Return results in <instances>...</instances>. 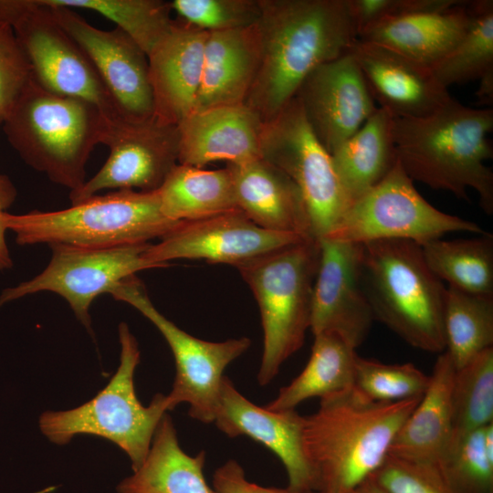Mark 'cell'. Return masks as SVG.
Instances as JSON below:
<instances>
[{
    "mask_svg": "<svg viewBox=\"0 0 493 493\" xmlns=\"http://www.w3.org/2000/svg\"><path fill=\"white\" fill-rule=\"evenodd\" d=\"M110 123L92 103L55 93L31 75L2 124L27 165L72 192L86 182L87 162Z\"/></svg>",
    "mask_w": 493,
    "mask_h": 493,
    "instance_id": "obj_4",
    "label": "cell"
},
{
    "mask_svg": "<svg viewBox=\"0 0 493 493\" xmlns=\"http://www.w3.org/2000/svg\"><path fill=\"white\" fill-rule=\"evenodd\" d=\"M263 124L245 104L194 111L177 125L178 163L203 168L214 162L239 164L261 158Z\"/></svg>",
    "mask_w": 493,
    "mask_h": 493,
    "instance_id": "obj_22",
    "label": "cell"
},
{
    "mask_svg": "<svg viewBox=\"0 0 493 493\" xmlns=\"http://www.w3.org/2000/svg\"><path fill=\"white\" fill-rule=\"evenodd\" d=\"M110 294L138 309L159 330L173 354L176 374L166 395L169 410L189 404V415L202 423H214L226 368L250 346L246 337L214 342L195 338L164 317L149 298L135 275L118 284Z\"/></svg>",
    "mask_w": 493,
    "mask_h": 493,
    "instance_id": "obj_12",
    "label": "cell"
},
{
    "mask_svg": "<svg viewBox=\"0 0 493 493\" xmlns=\"http://www.w3.org/2000/svg\"><path fill=\"white\" fill-rule=\"evenodd\" d=\"M478 81L479 86L476 93L478 103L485 108H491L493 103V71L486 73Z\"/></svg>",
    "mask_w": 493,
    "mask_h": 493,
    "instance_id": "obj_44",
    "label": "cell"
},
{
    "mask_svg": "<svg viewBox=\"0 0 493 493\" xmlns=\"http://www.w3.org/2000/svg\"><path fill=\"white\" fill-rule=\"evenodd\" d=\"M446 351L456 369L493 344V296L447 286L444 308Z\"/></svg>",
    "mask_w": 493,
    "mask_h": 493,
    "instance_id": "obj_32",
    "label": "cell"
},
{
    "mask_svg": "<svg viewBox=\"0 0 493 493\" xmlns=\"http://www.w3.org/2000/svg\"><path fill=\"white\" fill-rule=\"evenodd\" d=\"M260 58L245 105L263 123L319 66L347 53L357 34L348 0H258Z\"/></svg>",
    "mask_w": 493,
    "mask_h": 493,
    "instance_id": "obj_1",
    "label": "cell"
},
{
    "mask_svg": "<svg viewBox=\"0 0 493 493\" xmlns=\"http://www.w3.org/2000/svg\"><path fill=\"white\" fill-rule=\"evenodd\" d=\"M207 36L176 18L147 56L154 119L161 123L178 125L194 110Z\"/></svg>",
    "mask_w": 493,
    "mask_h": 493,
    "instance_id": "obj_21",
    "label": "cell"
},
{
    "mask_svg": "<svg viewBox=\"0 0 493 493\" xmlns=\"http://www.w3.org/2000/svg\"><path fill=\"white\" fill-rule=\"evenodd\" d=\"M226 167L237 208L253 223L267 230L313 239L299 190L283 171L262 157Z\"/></svg>",
    "mask_w": 493,
    "mask_h": 493,
    "instance_id": "obj_24",
    "label": "cell"
},
{
    "mask_svg": "<svg viewBox=\"0 0 493 493\" xmlns=\"http://www.w3.org/2000/svg\"><path fill=\"white\" fill-rule=\"evenodd\" d=\"M48 5L58 24L96 68L122 120L142 122L154 119L145 52L118 27L102 30L91 26L77 10Z\"/></svg>",
    "mask_w": 493,
    "mask_h": 493,
    "instance_id": "obj_16",
    "label": "cell"
},
{
    "mask_svg": "<svg viewBox=\"0 0 493 493\" xmlns=\"http://www.w3.org/2000/svg\"><path fill=\"white\" fill-rule=\"evenodd\" d=\"M394 118L377 108L362 126L330 154L351 203L381 182L397 162Z\"/></svg>",
    "mask_w": 493,
    "mask_h": 493,
    "instance_id": "obj_28",
    "label": "cell"
},
{
    "mask_svg": "<svg viewBox=\"0 0 493 493\" xmlns=\"http://www.w3.org/2000/svg\"><path fill=\"white\" fill-rule=\"evenodd\" d=\"M2 222L21 246L37 244L110 247L162 238L182 222L161 211L158 192L117 190L94 194L70 207L24 215L5 212Z\"/></svg>",
    "mask_w": 493,
    "mask_h": 493,
    "instance_id": "obj_6",
    "label": "cell"
},
{
    "mask_svg": "<svg viewBox=\"0 0 493 493\" xmlns=\"http://www.w3.org/2000/svg\"><path fill=\"white\" fill-rule=\"evenodd\" d=\"M351 493H387L373 479L369 477Z\"/></svg>",
    "mask_w": 493,
    "mask_h": 493,
    "instance_id": "obj_45",
    "label": "cell"
},
{
    "mask_svg": "<svg viewBox=\"0 0 493 493\" xmlns=\"http://www.w3.org/2000/svg\"><path fill=\"white\" fill-rule=\"evenodd\" d=\"M438 467L456 493H493V422L452 441Z\"/></svg>",
    "mask_w": 493,
    "mask_h": 493,
    "instance_id": "obj_36",
    "label": "cell"
},
{
    "mask_svg": "<svg viewBox=\"0 0 493 493\" xmlns=\"http://www.w3.org/2000/svg\"><path fill=\"white\" fill-rule=\"evenodd\" d=\"M119 339L120 365L109 383L80 406L42 414L39 426L42 433L57 445H65L79 434L108 439L128 455L135 471L144 462L169 404L163 393L155 394L148 406L141 404L133 383L140 350L125 322L119 325Z\"/></svg>",
    "mask_w": 493,
    "mask_h": 493,
    "instance_id": "obj_8",
    "label": "cell"
},
{
    "mask_svg": "<svg viewBox=\"0 0 493 493\" xmlns=\"http://www.w3.org/2000/svg\"><path fill=\"white\" fill-rule=\"evenodd\" d=\"M0 23L12 27L42 86L92 103L110 122L123 121L96 68L43 0H0Z\"/></svg>",
    "mask_w": 493,
    "mask_h": 493,
    "instance_id": "obj_9",
    "label": "cell"
},
{
    "mask_svg": "<svg viewBox=\"0 0 493 493\" xmlns=\"http://www.w3.org/2000/svg\"><path fill=\"white\" fill-rule=\"evenodd\" d=\"M17 191L10 178L0 174V271L13 267V260L5 241L6 228L2 222V215L14 204Z\"/></svg>",
    "mask_w": 493,
    "mask_h": 493,
    "instance_id": "obj_43",
    "label": "cell"
},
{
    "mask_svg": "<svg viewBox=\"0 0 493 493\" xmlns=\"http://www.w3.org/2000/svg\"><path fill=\"white\" fill-rule=\"evenodd\" d=\"M356 356L355 349L337 334L315 335L305 368L265 407L272 411L295 410L309 398L321 399L352 387Z\"/></svg>",
    "mask_w": 493,
    "mask_h": 493,
    "instance_id": "obj_30",
    "label": "cell"
},
{
    "mask_svg": "<svg viewBox=\"0 0 493 493\" xmlns=\"http://www.w3.org/2000/svg\"><path fill=\"white\" fill-rule=\"evenodd\" d=\"M309 493H317V492H309Z\"/></svg>",
    "mask_w": 493,
    "mask_h": 493,
    "instance_id": "obj_46",
    "label": "cell"
},
{
    "mask_svg": "<svg viewBox=\"0 0 493 493\" xmlns=\"http://www.w3.org/2000/svg\"><path fill=\"white\" fill-rule=\"evenodd\" d=\"M456 367L445 351L435 363L430 382L417 405L398 430L391 456L438 465L451 441V393Z\"/></svg>",
    "mask_w": 493,
    "mask_h": 493,
    "instance_id": "obj_26",
    "label": "cell"
},
{
    "mask_svg": "<svg viewBox=\"0 0 493 493\" xmlns=\"http://www.w3.org/2000/svg\"><path fill=\"white\" fill-rule=\"evenodd\" d=\"M387 493H456L438 465L388 455L372 476Z\"/></svg>",
    "mask_w": 493,
    "mask_h": 493,
    "instance_id": "obj_39",
    "label": "cell"
},
{
    "mask_svg": "<svg viewBox=\"0 0 493 493\" xmlns=\"http://www.w3.org/2000/svg\"><path fill=\"white\" fill-rule=\"evenodd\" d=\"M451 408L450 443L493 422V348L456 370Z\"/></svg>",
    "mask_w": 493,
    "mask_h": 493,
    "instance_id": "obj_35",
    "label": "cell"
},
{
    "mask_svg": "<svg viewBox=\"0 0 493 493\" xmlns=\"http://www.w3.org/2000/svg\"><path fill=\"white\" fill-rule=\"evenodd\" d=\"M213 493H301L290 488H267L246 479L243 467L234 459L219 467L213 476Z\"/></svg>",
    "mask_w": 493,
    "mask_h": 493,
    "instance_id": "obj_42",
    "label": "cell"
},
{
    "mask_svg": "<svg viewBox=\"0 0 493 493\" xmlns=\"http://www.w3.org/2000/svg\"><path fill=\"white\" fill-rule=\"evenodd\" d=\"M313 285V335L335 333L353 349L368 335L374 320L361 278L362 244L322 238Z\"/></svg>",
    "mask_w": 493,
    "mask_h": 493,
    "instance_id": "obj_17",
    "label": "cell"
},
{
    "mask_svg": "<svg viewBox=\"0 0 493 493\" xmlns=\"http://www.w3.org/2000/svg\"><path fill=\"white\" fill-rule=\"evenodd\" d=\"M214 423L229 437L246 435L270 449L286 468L288 488L301 493L315 492L304 452V416L295 410L272 411L257 406L224 376Z\"/></svg>",
    "mask_w": 493,
    "mask_h": 493,
    "instance_id": "obj_19",
    "label": "cell"
},
{
    "mask_svg": "<svg viewBox=\"0 0 493 493\" xmlns=\"http://www.w3.org/2000/svg\"><path fill=\"white\" fill-rule=\"evenodd\" d=\"M436 80L448 89L453 84L478 80L493 71V1H473V16L466 35L431 68Z\"/></svg>",
    "mask_w": 493,
    "mask_h": 493,
    "instance_id": "obj_34",
    "label": "cell"
},
{
    "mask_svg": "<svg viewBox=\"0 0 493 493\" xmlns=\"http://www.w3.org/2000/svg\"><path fill=\"white\" fill-rule=\"evenodd\" d=\"M161 211L175 222H193L238 209L227 167L205 170L177 163L157 190Z\"/></svg>",
    "mask_w": 493,
    "mask_h": 493,
    "instance_id": "obj_29",
    "label": "cell"
},
{
    "mask_svg": "<svg viewBox=\"0 0 493 493\" xmlns=\"http://www.w3.org/2000/svg\"><path fill=\"white\" fill-rule=\"evenodd\" d=\"M454 232L486 233L477 223L428 203L397 160L381 182L351 203L333 231L323 238L357 244L406 239L421 245Z\"/></svg>",
    "mask_w": 493,
    "mask_h": 493,
    "instance_id": "obj_11",
    "label": "cell"
},
{
    "mask_svg": "<svg viewBox=\"0 0 493 493\" xmlns=\"http://www.w3.org/2000/svg\"><path fill=\"white\" fill-rule=\"evenodd\" d=\"M458 0H348L357 37L372 25L390 17L442 9Z\"/></svg>",
    "mask_w": 493,
    "mask_h": 493,
    "instance_id": "obj_41",
    "label": "cell"
},
{
    "mask_svg": "<svg viewBox=\"0 0 493 493\" xmlns=\"http://www.w3.org/2000/svg\"><path fill=\"white\" fill-rule=\"evenodd\" d=\"M102 144L110 149L109 158L93 177L69 192L71 205L106 189L156 191L178 163V126L155 119L110 122Z\"/></svg>",
    "mask_w": 493,
    "mask_h": 493,
    "instance_id": "obj_14",
    "label": "cell"
},
{
    "mask_svg": "<svg viewBox=\"0 0 493 493\" xmlns=\"http://www.w3.org/2000/svg\"><path fill=\"white\" fill-rule=\"evenodd\" d=\"M305 240L309 239L296 234L264 229L236 209L203 220L182 222L159 243L150 244L143 257L163 267L175 259H204L237 267Z\"/></svg>",
    "mask_w": 493,
    "mask_h": 493,
    "instance_id": "obj_15",
    "label": "cell"
},
{
    "mask_svg": "<svg viewBox=\"0 0 493 493\" xmlns=\"http://www.w3.org/2000/svg\"><path fill=\"white\" fill-rule=\"evenodd\" d=\"M295 98L330 154L378 108L350 50L316 68L303 80Z\"/></svg>",
    "mask_w": 493,
    "mask_h": 493,
    "instance_id": "obj_18",
    "label": "cell"
},
{
    "mask_svg": "<svg viewBox=\"0 0 493 493\" xmlns=\"http://www.w3.org/2000/svg\"><path fill=\"white\" fill-rule=\"evenodd\" d=\"M51 5L88 9L115 23L148 56L169 33L173 19L168 1L163 0H44Z\"/></svg>",
    "mask_w": 493,
    "mask_h": 493,
    "instance_id": "obj_33",
    "label": "cell"
},
{
    "mask_svg": "<svg viewBox=\"0 0 493 493\" xmlns=\"http://www.w3.org/2000/svg\"><path fill=\"white\" fill-rule=\"evenodd\" d=\"M149 243L110 247L50 245L52 256L46 268L33 278L0 293V307L42 291L67 300L77 319L91 332L89 307L100 294L109 293L137 272L163 266L143 257Z\"/></svg>",
    "mask_w": 493,
    "mask_h": 493,
    "instance_id": "obj_13",
    "label": "cell"
},
{
    "mask_svg": "<svg viewBox=\"0 0 493 493\" xmlns=\"http://www.w3.org/2000/svg\"><path fill=\"white\" fill-rule=\"evenodd\" d=\"M493 130L492 108H471L452 98L420 118H394L397 160L413 180L435 190L469 200L476 191L482 210L493 213V156L488 139Z\"/></svg>",
    "mask_w": 493,
    "mask_h": 493,
    "instance_id": "obj_3",
    "label": "cell"
},
{
    "mask_svg": "<svg viewBox=\"0 0 493 493\" xmlns=\"http://www.w3.org/2000/svg\"><path fill=\"white\" fill-rule=\"evenodd\" d=\"M430 376L413 363L390 364L356 356L353 387L365 398L381 403L421 397Z\"/></svg>",
    "mask_w": 493,
    "mask_h": 493,
    "instance_id": "obj_37",
    "label": "cell"
},
{
    "mask_svg": "<svg viewBox=\"0 0 493 493\" xmlns=\"http://www.w3.org/2000/svg\"><path fill=\"white\" fill-rule=\"evenodd\" d=\"M350 52L373 100L393 118L429 115L453 98L430 68L389 47L356 39Z\"/></svg>",
    "mask_w": 493,
    "mask_h": 493,
    "instance_id": "obj_20",
    "label": "cell"
},
{
    "mask_svg": "<svg viewBox=\"0 0 493 493\" xmlns=\"http://www.w3.org/2000/svg\"><path fill=\"white\" fill-rule=\"evenodd\" d=\"M259 58L257 24L208 33L194 111L244 105L257 76Z\"/></svg>",
    "mask_w": 493,
    "mask_h": 493,
    "instance_id": "obj_25",
    "label": "cell"
},
{
    "mask_svg": "<svg viewBox=\"0 0 493 493\" xmlns=\"http://www.w3.org/2000/svg\"><path fill=\"white\" fill-rule=\"evenodd\" d=\"M472 16L473 1L458 0L442 9L383 19L357 39L389 47L431 69L460 42Z\"/></svg>",
    "mask_w": 493,
    "mask_h": 493,
    "instance_id": "obj_23",
    "label": "cell"
},
{
    "mask_svg": "<svg viewBox=\"0 0 493 493\" xmlns=\"http://www.w3.org/2000/svg\"><path fill=\"white\" fill-rule=\"evenodd\" d=\"M205 452L187 455L179 446L172 418L165 414L142 465L122 480L118 493H213L204 476Z\"/></svg>",
    "mask_w": 493,
    "mask_h": 493,
    "instance_id": "obj_27",
    "label": "cell"
},
{
    "mask_svg": "<svg viewBox=\"0 0 493 493\" xmlns=\"http://www.w3.org/2000/svg\"><path fill=\"white\" fill-rule=\"evenodd\" d=\"M319 258V241L309 239L236 267L259 308L264 333L257 374L261 386L274 379L304 342Z\"/></svg>",
    "mask_w": 493,
    "mask_h": 493,
    "instance_id": "obj_7",
    "label": "cell"
},
{
    "mask_svg": "<svg viewBox=\"0 0 493 493\" xmlns=\"http://www.w3.org/2000/svg\"><path fill=\"white\" fill-rule=\"evenodd\" d=\"M361 278L374 320L416 349L445 351L446 288L427 266L418 243L362 244Z\"/></svg>",
    "mask_w": 493,
    "mask_h": 493,
    "instance_id": "obj_5",
    "label": "cell"
},
{
    "mask_svg": "<svg viewBox=\"0 0 493 493\" xmlns=\"http://www.w3.org/2000/svg\"><path fill=\"white\" fill-rule=\"evenodd\" d=\"M420 246L427 266L442 282L467 293L493 296L491 234L466 239L438 238Z\"/></svg>",
    "mask_w": 493,
    "mask_h": 493,
    "instance_id": "obj_31",
    "label": "cell"
},
{
    "mask_svg": "<svg viewBox=\"0 0 493 493\" xmlns=\"http://www.w3.org/2000/svg\"><path fill=\"white\" fill-rule=\"evenodd\" d=\"M261 157L283 171L302 196L316 241L330 234L351 205L330 154L310 129L294 97L263 124Z\"/></svg>",
    "mask_w": 493,
    "mask_h": 493,
    "instance_id": "obj_10",
    "label": "cell"
},
{
    "mask_svg": "<svg viewBox=\"0 0 493 493\" xmlns=\"http://www.w3.org/2000/svg\"><path fill=\"white\" fill-rule=\"evenodd\" d=\"M421 397L373 402L352 386L321 398L303 427L315 492L351 493L371 477Z\"/></svg>",
    "mask_w": 493,
    "mask_h": 493,
    "instance_id": "obj_2",
    "label": "cell"
},
{
    "mask_svg": "<svg viewBox=\"0 0 493 493\" xmlns=\"http://www.w3.org/2000/svg\"><path fill=\"white\" fill-rule=\"evenodd\" d=\"M170 4L177 18L208 33L248 27L260 17L258 0H173Z\"/></svg>",
    "mask_w": 493,
    "mask_h": 493,
    "instance_id": "obj_38",
    "label": "cell"
},
{
    "mask_svg": "<svg viewBox=\"0 0 493 493\" xmlns=\"http://www.w3.org/2000/svg\"><path fill=\"white\" fill-rule=\"evenodd\" d=\"M32 75L11 26L0 23V125Z\"/></svg>",
    "mask_w": 493,
    "mask_h": 493,
    "instance_id": "obj_40",
    "label": "cell"
}]
</instances>
